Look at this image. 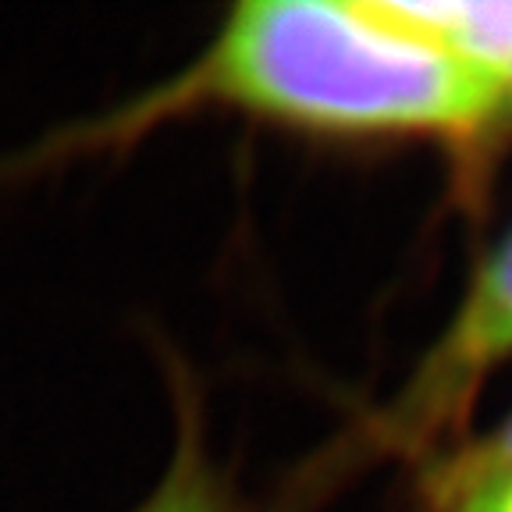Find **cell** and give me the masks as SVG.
<instances>
[{"label":"cell","instance_id":"cell-1","mask_svg":"<svg viewBox=\"0 0 512 512\" xmlns=\"http://www.w3.org/2000/svg\"><path fill=\"white\" fill-rule=\"evenodd\" d=\"M253 118L335 136H477L512 104L388 0H249L178 86Z\"/></svg>","mask_w":512,"mask_h":512},{"label":"cell","instance_id":"cell-2","mask_svg":"<svg viewBox=\"0 0 512 512\" xmlns=\"http://www.w3.org/2000/svg\"><path fill=\"white\" fill-rule=\"evenodd\" d=\"M505 360H512V232L480 264L448 331L395 402L392 434L431 438Z\"/></svg>","mask_w":512,"mask_h":512},{"label":"cell","instance_id":"cell-3","mask_svg":"<svg viewBox=\"0 0 512 512\" xmlns=\"http://www.w3.org/2000/svg\"><path fill=\"white\" fill-rule=\"evenodd\" d=\"M388 8L512 104V0H388Z\"/></svg>","mask_w":512,"mask_h":512},{"label":"cell","instance_id":"cell-4","mask_svg":"<svg viewBox=\"0 0 512 512\" xmlns=\"http://www.w3.org/2000/svg\"><path fill=\"white\" fill-rule=\"evenodd\" d=\"M132 512H239V509L232 505V495L217 480V473L210 470L200 445L192 438H185L178 445L164 480Z\"/></svg>","mask_w":512,"mask_h":512},{"label":"cell","instance_id":"cell-5","mask_svg":"<svg viewBox=\"0 0 512 512\" xmlns=\"http://www.w3.org/2000/svg\"><path fill=\"white\" fill-rule=\"evenodd\" d=\"M441 512H512V470L466 456L448 480Z\"/></svg>","mask_w":512,"mask_h":512},{"label":"cell","instance_id":"cell-6","mask_svg":"<svg viewBox=\"0 0 512 512\" xmlns=\"http://www.w3.org/2000/svg\"><path fill=\"white\" fill-rule=\"evenodd\" d=\"M470 459L488 463V466H502V470H512V416L498 427L495 434H491L488 441H484V445L477 448V452H473Z\"/></svg>","mask_w":512,"mask_h":512}]
</instances>
